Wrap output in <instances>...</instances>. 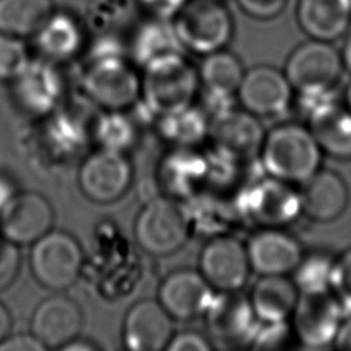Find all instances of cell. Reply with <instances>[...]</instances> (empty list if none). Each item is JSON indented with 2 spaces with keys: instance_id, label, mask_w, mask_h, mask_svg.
Returning a JSON list of instances; mask_svg holds the SVG:
<instances>
[{
  "instance_id": "46",
  "label": "cell",
  "mask_w": 351,
  "mask_h": 351,
  "mask_svg": "<svg viewBox=\"0 0 351 351\" xmlns=\"http://www.w3.org/2000/svg\"><path fill=\"white\" fill-rule=\"evenodd\" d=\"M344 99H346V107L351 111V82L347 85V89H346V95H344Z\"/></svg>"
},
{
  "instance_id": "32",
  "label": "cell",
  "mask_w": 351,
  "mask_h": 351,
  "mask_svg": "<svg viewBox=\"0 0 351 351\" xmlns=\"http://www.w3.org/2000/svg\"><path fill=\"white\" fill-rule=\"evenodd\" d=\"M335 259L324 252L303 255L292 271V280L300 293L330 291V280Z\"/></svg>"
},
{
  "instance_id": "33",
  "label": "cell",
  "mask_w": 351,
  "mask_h": 351,
  "mask_svg": "<svg viewBox=\"0 0 351 351\" xmlns=\"http://www.w3.org/2000/svg\"><path fill=\"white\" fill-rule=\"evenodd\" d=\"M32 60L23 38L0 33V81L11 82Z\"/></svg>"
},
{
  "instance_id": "12",
  "label": "cell",
  "mask_w": 351,
  "mask_h": 351,
  "mask_svg": "<svg viewBox=\"0 0 351 351\" xmlns=\"http://www.w3.org/2000/svg\"><path fill=\"white\" fill-rule=\"evenodd\" d=\"M199 271L215 292L240 291L251 273L245 244L233 236H214L200 251Z\"/></svg>"
},
{
  "instance_id": "28",
  "label": "cell",
  "mask_w": 351,
  "mask_h": 351,
  "mask_svg": "<svg viewBox=\"0 0 351 351\" xmlns=\"http://www.w3.org/2000/svg\"><path fill=\"white\" fill-rule=\"evenodd\" d=\"M197 73L206 92L236 96L245 70L240 59L223 48L204 55Z\"/></svg>"
},
{
  "instance_id": "8",
  "label": "cell",
  "mask_w": 351,
  "mask_h": 351,
  "mask_svg": "<svg viewBox=\"0 0 351 351\" xmlns=\"http://www.w3.org/2000/svg\"><path fill=\"white\" fill-rule=\"evenodd\" d=\"M239 210L262 228H281L302 214L300 192L293 184L265 174L240 193Z\"/></svg>"
},
{
  "instance_id": "31",
  "label": "cell",
  "mask_w": 351,
  "mask_h": 351,
  "mask_svg": "<svg viewBox=\"0 0 351 351\" xmlns=\"http://www.w3.org/2000/svg\"><path fill=\"white\" fill-rule=\"evenodd\" d=\"M93 140L99 148L125 152L137 143V125L126 111L103 110L93 122Z\"/></svg>"
},
{
  "instance_id": "6",
  "label": "cell",
  "mask_w": 351,
  "mask_h": 351,
  "mask_svg": "<svg viewBox=\"0 0 351 351\" xmlns=\"http://www.w3.org/2000/svg\"><path fill=\"white\" fill-rule=\"evenodd\" d=\"M84 252L78 240L59 229H51L32 244L29 266L33 277L44 288L60 292L80 277Z\"/></svg>"
},
{
  "instance_id": "27",
  "label": "cell",
  "mask_w": 351,
  "mask_h": 351,
  "mask_svg": "<svg viewBox=\"0 0 351 351\" xmlns=\"http://www.w3.org/2000/svg\"><path fill=\"white\" fill-rule=\"evenodd\" d=\"M52 12V0H0V33L34 36Z\"/></svg>"
},
{
  "instance_id": "29",
  "label": "cell",
  "mask_w": 351,
  "mask_h": 351,
  "mask_svg": "<svg viewBox=\"0 0 351 351\" xmlns=\"http://www.w3.org/2000/svg\"><path fill=\"white\" fill-rule=\"evenodd\" d=\"M182 45L169 19L154 18L144 23L134 34L132 55L141 67L148 62L173 52H182Z\"/></svg>"
},
{
  "instance_id": "40",
  "label": "cell",
  "mask_w": 351,
  "mask_h": 351,
  "mask_svg": "<svg viewBox=\"0 0 351 351\" xmlns=\"http://www.w3.org/2000/svg\"><path fill=\"white\" fill-rule=\"evenodd\" d=\"M186 0H140L143 7L154 15V18L170 19L184 5Z\"/></svg>"
},
{
  "instance_id": "23",
  "label": "cell",
  "mask_w": 351,
  "mask_h": 351,
  "mask_svg": "<svg viewBox=\"0 0 351 351\" xmlns=\"http://www.w3.org/2000/svg\"><path fill=\"white\" fill-rule=\"evenodd\" d=\"M296 19L314 40L335 41L351 25V0H298Z\"/></svg>"
},
{
  "instance_id": "4",
  "label": "cell",
  "mask_w": 351,
  "mask_h": 351,
  "mask_svg": "<svg viewBox=\"0 0 351 351\" xmlns=\"http://www.w3.org/2000/svg\"><path fill=\"white\" fill-rule=\"evenodd\" d=\"M191 223L186 211L171 197H155L138 211L133 234L138 247L154 256H167L186 243Z\"/></svg>"
},
{
  "instance_id": "45",
  "label": "cell",
  "mask_w": 351,
  "mask_h": 351,
  "mask_svg": "<svg viewBox=\"0 0 351 351\" xmlns=\"http://www.w3.org/2000/svg\"><path fill=\"white\" fill-rule=\"evenodd\" d=\"M341 58H343V64H344V69L348 70V73H351V34L348 36L344 47H343V51H341Z\"/></svg>"
},
{
  "instance_id": "19",
  "label": "cell",
  "mask_w": 351,
  "mask_h": 351,
  "mask_svg": "<svg viewBox=\"0 0 351 351\" xmlns=\"http://www.w3.org/2000/svg\"><path fill=\"white\" fill-rule=\"evenodd\" d=\"M208 134L217 151L239 162L258 158L266 133L258 117L232 108L210 122Z\"/></svg>"
},
{
  "instance_id": "21",
  "label": "cell",
  "mask_w": 351,
  "mask_h": 351,
  "mask_svg": "<svg viewBox=\"0 0 351 351\" xmlns=\"http://www.w3.org/2000/svg\"><path fill=\"white\" fill-rule=\"evenodd\" d=\"M302 214L315 222L339 218L348 204V188L340 174L319 169L302 184Z\"/></svg>"
},
{
  "instance_id": "7",
  "label": "cell",
  "mask_w": 351,
  "mask_h": 351,
  "mask_svg": "<svg viewBox=\"0 0 351 351\" xmlns=\"http://www.w3.org/2000/svg\"><path fill=\"white\" fill-rule=\"evenodd\" d=\"M207 337L213 347L239 350L251 347L261 321L248 296L237 292H215L204 313Z\"/></svg>"
},
{
  "instance_id": "3",
  "label": "cell",
  "mask_w": 351,
  "mask_h": 351,
  "mask_svg": "<svg viewBox=\"0 0 351 351\" xmlns=\"http://www.w3.org/2000/svg\"><path fill=\"white\" fill-rule=\"evenodd\" d=\"M82 89L101 110L126 111L140 101L141 82L122 53L92 56L82 74Z\"/></svg>"
},
{
  "instance_id": "26",
  "label": "cell",
  "mask_w": 351,
  "mask_h": 351,
  "mask_svg": "<svg viewBox=\"0 0 351 351\" xmlns=\"http://www.w3.org/2000/svg\"><path fill=\"white\" fill-rule=\"evenodd\" d=\"M207 176V159L191 151V148H177L162 163L160 182L169 195L177 199L192 195Z\"/></svg>"
},
{
  "instance_id": "24",
  "label": "cell",
  "mask_w": 351,
  "mask_h": 351,
  "mask_svg": "<svg viewBox=\"0 0 351 351\" xmlns=\"http://www.w3.org/2000/svg\"><path fill=\"white\" fill-rule=\"evenodd\" d=\"M299 289L287 274L261 276L248 300L261 322L289 321L299 300Z\"/></svg>"
},
{
  "instance_id": "39",
  "label": "cell",
  "mask_w": 351,
  "mask_h": 351,
  "mask_svg": "<svg viewBox=\"0 0 351 351\" xmlns=\"http://www.w3.org/2000/svg\"><path fill=\"white\" fill-rule=\"evenodd\" d=\"M43 343L30 333H18L15 336H7L0 341V351H45Z\"/></svg>"
},
{
  "instance_id": "35",
  "label": "cell",
  "mask_w": 351,
  "mask_h": 351,
  "mask_svg": "<svg viewBox=\"0 0 351 351\" xmlns=\"http://www.w3.org/2000/svg\"><path fill=\"white\" fill-rule=\"evenodd\" d=\"M295 337L289 321L261 322L254 337L251 348L256 350H280Z\"/></svg>"
},
{
  "instance_id": "18",
  "label": "cell",
  "mask_w": 351,
  "mask_h": 351,
  "mask_svg": "<svg viewBox=\"0 0 351 351\" xmlns=\"http://www.w3.org/2000/svg\"><path fill=\"white\" fill-rule=\"evenodd\" d=\"M82 325L81 307L63 295H52L41 300L30 318V332L47 350H60L78 337Z\"/></svg>"
},
{
  "instance_id": "10",
  "label": "cell",
  "mask_w": 351,
  "mask_h": 351,
  "mask_svg": "<svg viewBox=\"0 0 351 351\" xmlns=\"http://www.w3.org/2000/svg\"><path fill=\"white\" fill-rule=\"evenodd\" d=\"M133 166L125 152L99 148L86 155L78 170V185L89 200L108 204L130 188Z\"/></svg>"
},
{
  "instance_id": "1",
  "label": "cell",
  "mask_w": 351,
  "mask_h": 351,
  "mask_svg": "<svg viewBox=\"0 0 351 351\" xmlns=\"http://www.w3.org/2000/svg\"><path fill=\"white\" fill-rule=\"evenodd\" d=\"M258 160L266 176L302 185L321 169L322 151L307 126L289 122L265 134Z\"/></svg>"
},
{
  "instance_id": "17",
  "label": "cell",
  "mask_w": 351,
  "mask_h": 351,
  "mask_svg": "<svg viewBox=\"0 0 351 351\" xmlns=\"http://www.w3.org/2000/svg\"><path fill=\"white\" fill-rule=\"evenodd\" d=\"M173 335V318L158 299H141L125 314L122 343L130 351L166 350Z\"/></svg>"
},
{
  "instance_id": "14",
  "label": "cell",
  "mask_w": 351,
  "mask_h": 351,
  "mask_svg": "<svg viewBox=\"0 0 351 351\" xmlns=\"http://www.w3.org/2000/svg\"><path fill=\"white\" fill-rule=\"evenodd\" d=\"M52 204L38 192H16L0 213V236L16 245H32L53 226Z\"/></svg>"
},
{
  "instance_id": "11",
  "label": "cell",
  "mask_w": 351,
  "mask_h": 351,
  "mask_svg": "<svg viewBox=\"0 0 351 351\" xmlns=\"http://www.w3.org/2000/svg\"><path fill=\"white\" fill-rule=\"evenodd\" d=\"M344 318L343 308L330 291L300 293L289 318L295 339L308 348H322L336 339Z\"/></svg>"
},
{
  "instance_id": "41",
  "label": "cell",
  "mask_w": 351,
  "mask_h": 351,
  "mask_svg": "<svg viewBox=\"0 0 351 351\" xmlns=\"http://www.w3.org/2000/svg\"><path fill=\"white\" fill-rule=\"evenodd\" d=\"M333 344L339 350L351 351V314L344 315Z\"/></svg>"
},
{
  "instance_id": "16",
  "label": "cell",
  "mask_w": 351,
  "mask_h": 351,
  "mask_svg": "<svg viewBox=\"0 0 351 351\" xmlns=\"http://www.w3.org/2000/svg\"><path fill=\"white\" fill-rule=\"evenodd\" d=\"M215 291L200 271L180 269L167 274L158 288V302L173 319L189 321L203 317Z\"/></svg>"
},
{
  "instance_id": "5",
  "label": "cell",
  "mask_w": 351,
  "mask_h": 351,
  "mask_svg": "<svg viewBox=\"0 0 351 351\" xmlns=\"http://www.w3.org/2000/svg\"><path fill=\"white\" fill-rule=\"evenodd\" d=\"M171 22L182 48L200 55L223 49L233 34L230 14L217 0H186Z\"/></svg>"
},
{
  "instance_id": "2",
  "label": "cell",
  "mask_w": 351,
  "mask_h": 351,
  "mask_svg": "<svg viewBox=\"0 0 351 351\" xmlns=\"http://www.w3.org/2000/svg\"><path fill=\"white\" fill-rule=\"evenodd\" d=\"M140 82V101L156 118L192 106L200 88L197 69L181 52L148 62L143 66Z\"/></svg>"
},
{
  "instance_id": "13",
  "label": "cell",
  "mask_w": 351,
  "mask_h": 351,
  "mask_svg": "<svg viewBox=\"0 0 351 351\" xmlns=\"http://www.w3.org/2000/svg\"><path fill=\"white\" fill-rule=\"evenodd\" d=\"M15 104L32 117H47L58 108L63 92V78L55 63L32 59L26 69L11 82Z\"/></svg>"
},
{
  "instance_id": "37",
  "label": "cell",
  "mask_w": 351,
  "mask_h": 351,
  "mask_svg": "<svg viewBox=\"0 0 351 351\" xmlns=\"http://www.w3.org/2000/svg\"><path fill=\"white\" fill-rule=\"evenodd\" d=\"M213 348L207 335L196 330H184L174 333L170 339L166 350L167 351H208Z\"/></svg>"
},
{
  "instance_id": "9",
  "label": "cell",
  "mask_w": 351,
  "mask_h": 351,
  "mask_svg": "<svg viewBox=\"0 0 351 351\" xmlns=\"http://www.w3.org/2000/svg\"><path fill=\"white\" fill-rule=\"evenodd\" d=\"M343 69L341 52L332 43L311 38L289 53L284 73L296 93H324L335 88Z\"/></svg>"
},
{
  "instance_id": "25",
  "label": "cell",
  "mask_w": 351,
  "mask_h": 351,
  "mask_svg": "<svg viewBox=\"0 0 351 351\" xmlns=\"http://www.w3.org/2000/svg\"><path fill=\"white\" fill-rule=\"evenodd\" d=\"M33 37L43 58L53 63L74 58L82 48L81 26L64 12H52Z\"/></svg>"
},
{
  "instance_id": "36",
  "label": "cell",
  "mask_w": 351,
  "mask_h": 351,
  "mask_svg": "<svg viewBox=\"0 0 351 351\" xmlns=\"http://www.w3.org/2000/svg\"><path fill=\"white\" fill-rule=\"evenodd\" d=\"M21 259L19 245L0 236V292L8 288L18 277Z\"/></svg>"
},
{
  "instance_id": "15",
  "label": "cell",
  "mask_w": 351,
  "mask_h": 351,
  "mask_svg": "<svg viewBox=\"0 0 351 351\" xmlns=\"http://www.w3.org/2000/svg\"><path fill=\"white\" fill-rule=\"evenodd\" d=\"M293 92L284 71L261 64L244 73L236 99L243 110L258 118L274 117L289 108Z\"/></svg>"
},
{
  "instance_id": "22",
  "label": "cell",
  "mask_w": 351,
  "mask_h": 351,
  "mask_svg": "<svg viewBox=\"0 0 351 351\" xmlns=\"http://www.w3.org/2000/svg\"><path fill=\"white\" fill-rule=\"evenodd\" d=\"M307 128L322 154L335 159H351V111L335 97L319 104L307 115Z\"/></svg>"
},
{
  "instance_id": "44",
  "label": "cell",
  "mask_w": 351,
  "mask_h": 351,
  "mask_svg": "<svg viewBox=\"0 0 351 351\" xmlns=\"http://www.w3.org/2000/svg\"><path fill=\"white\" fill-rule=\"evenodd\" d=\"M12 326V318L8 311V308L0 302V341H3L11 330Z\"/></svg>"
},
{
  "instance_id": "38",
  "label": "cell",
  "mask_w": 351,
  "mask_h": 351,
  "mask_svg": "<svg viewBox=\"0 0 351 351\" xmlns=\"http://www.w3.org/2000/svg\"><path fill=\"white\" fill-rule=\"evenodd\" d=\"M288 0H237L241 10L258 19L277 16L285 8Z\"/></svg>"
},
{
  "instance_id": "43",
  "label": "cell",
  "mask_w": 351,
  "mask_h": 351,
  "mask_svg": "<svg viewBox=\"0 0 351 351\" xmlns=\"http://www.w3.org/2000/svg\"><path fill=\"white\" fill-rule=\"evenodd\" d=\"M100 347L97 344H95L93 341H90L88 339L75 337L74 340H71L70 343L63 346L60 350L62 351H96Z\"/></svg>"
},
{
  "instance_id": "34",
  "label": "cell",
  "mask_w": 351,
  "mask_h": 351,
  "mask_svg": "<svg viewBox=\"0 0 351 351\" xmlns=\"http://www.w3.org/2000/svg\"><path fill=\"white\" fill-rule=\"evenodd\" d=\"M330 292L340 303L344 315L351 314V248L335 259Z\"/></svg>"
},
{
  "instance_id": "42",
  "label": "cell",
  "mask_w": 351,
  "mask_h": 351,
  "mask_svg": "<svg viewBox=\"0 0 351 351\" xmlns=\"http://www.w3.org/2000/svg\"><path fill=\"white\" fill-rule=\"evenodd\" d=\"M15 193L16 189L14 182L8 177L0 174V213Z\"/></svg>"
},
{
  "instance_id": "20",
  "label": "cell",
  "mask_w": 351,
  "mask_h": 351,
  "mask_svg": "<svg viewBox=\"0 0 351 351\" xmlns=\"http://www.w3.org/2000/svg\"><path fill=\"white\" fill-rule=\"evenodd\" d=\"M251 270L259 276L291 274L304 252L296 237L281 228H262L245 244Z\"/></svg>"
},
{
  "instance_id": "30",
  "label": "cell",
  "mask_w": 351,
  "mask_h": 351,
  "mask_svg": "<svg viewBox=\"0 0 351 351\" xmlns=\"http://www.w3.org/2000/svg\"><path fill=\"white\" fill-rule=\"evenodd\" d=\"M159 134L177 148H191L203 141L210 133V121L200 107L193 104L158 118Z\"/></svg>"
}]
</instances>
